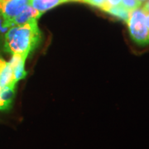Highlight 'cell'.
<instances>
[{
	"mask_svg": "<svg viewBox=\"0 0 149 149\" xmlns=\"http://www.w3.org/2000/svg\"><path fill=\"white\" fill-rule=\"evenodd\" d=\"M25 57L19 54H13L8 63L13 70V77L17 82L23 80L27 76V72L25 70Z\"/></svg>",
	"mask_w": 149,
	"mask_h": 149,
	"instance_id": "5b68a950",
	"label": "cell"
},
{
	"mask_svg": "<svg viewBox=\"0 0 149 149\" xmlns=\"http://www.w3.org/2000/svg\"><path fill=\"white\" fill-rule=\"evenodd\" d=\"M67 1L69 2V1H79V0H67Z\"/></svg>",
	"mask_w": 149,
	"mask_h": 149,
	"instance_id": "e0dca14e",
	"label": "cell"
},
{
	"mask_svg": "<svg viewBox=\"0 0 149 149\" xmlns=\"http://www.w3.org/2000/svg\"><path fill=\"white\" fill-rule=\"evenodd\" d=\"M132 11H129L128 9H126L124 7H123L121 4L117 6H113L110 7L108 10L106 11V13H109L110 15L116 17L118 18L121 19L125 22H128L130 17V14H131Z\"/></svg>",
	"mask_w": 149,
	"mask_h": 149,
	"instance_id": "ba28073f",
	"label": "cell"
},
{
	"mask_svg": "<svg viewBox=\"0 0 149 149\" xmlns=\"http://www.w3.org/2000/svg\"><path fill=\"white\" fill-rule=\"evenodd\" d=\"M145 20L146 12L139 8L131 12L129 20L127 22L132 39L140 46L149 44V31Z\"/></svg>",
	"mask_w": 149,
	"mask_h": 149,
	"instance_id": "7a4b0ae2",
	"label": "cell"
},
{
	"mask_svg": "<svg viewBox=\"0 0 149 149\" xmlns=\"http://www.w3.org/2000/svg\"><path fill=\"white\" fill-rule=\"evenodd\" d=\"M138 1H139L141 3H144V2H147L148 0H138Z\"/></svg>",
	"mask_w": 149,
	"mask_h": 149,
	"instance_id": "2e32d148",
	"label": "cell"
},
{
	"mask_svg": "<svg viewBox=\"0 0 149 149\" xmlns=\"http://www.w3.org/2000/svg\"><path fill=\"white\" fill-rule=\"evenodd\" d=\"M17 82L13 81L0 90V110H7L12 105L16 91Z\"/></svg>",
	"mask_w": 149,
	"mask_h": 149,
	"instance_id": "277c9868",
	"label": "cell"
},
{
	"mask_svg": "<svg viewBox=\"0 0 149 149\" xmlns=\"http://www.w3.org/2000/svg\"><path fill=\"white\" fill-rule=\"evenodd\" d=\"M13 81L17 82L13 77V68L10 64L8 62H7L4 68L0 72V87L3 88L5 85H8Z\"/></svg>",
	"mask_w": 149,
	"mask_h": 149,
	"instance_id": "9c48e42d",
	"label": "cell"
},
{
	"mask_svg": "<svg viewBox=\"0 0 149 149\" xmlns=\"http://www.w3.org/2000/svg\"><path fill=\"white\" fill-rule=\"evenodd\" d=\"M43 13L38 12L35 8H33L32 6H28L24 10L19 13L17 17H15L11 22V27L13 26H21L25 23H27L32 19H38Z\"/></svg>",
	"mask_w": 149,
	"mask_h": 149,
	"instance_id": "8992f818",
	"label": "cell"
},
{
	"mask_svg": "<svg viewBox=\"0 0 149 149\" xmlns=\"http://www.w3.org/2000/svg\"><path fill=\"white\" fill-rule=\"evenodd\" d=\"M79 1H81V2L85 3H88V4L94 6V7L100 8V9L104 10V12H106L109 8L106 0H79Z\"/></svg>",
	"mask_w": 149,
	"mask_h": 149,
	"instance_id": "30bf717a",
	"label": "cell"
},
{
	"mask_svg": "<svg viewBox=\"0 0 149 149\" xmlns=\"http://www.w3.org/2000/svg\"><path fill=\"white\" fill-rule=\"evenodd\" d=\"M31 5V0H8L1 8V14L4 20V26L11 27V22L21 13L27 7Z\"/></svg>",
	"mask_w": 149,
	"mask_h": 149,
	"instance_id": "3957f363",
	"label": "cell"
},
{
	"mask_svg": "<svg viewBox=\"0 0 149 149\" xmlns=\"http://www.w3.org/2000/svg\"><path fill=\"white\" fill-rule=\"evenodd\" d=\"M121 5L129 11H133L139 8L142 3L138 0H122Z\"/></svg>",
	"mask_w": 149,
	"mask_h": 149,
	"instance_id": "8fae6325",
	"label": "cell"
},
{
	"mask_svg": "<svg viewBox=\"0 0 149 149\" xmlns=\"http://www.w3.org/2000/svg\"><path fill=\"white\" fill-rule=\"evenodd\" d=\"M42 39L37 19H32L21 26H13L5 34V50L12 55L27 56L38 47Z\"/></svg>",
	"mask_w": 149,
	"mask_h": 149,
	"instance_id": "6da1fadb",
	"label": "cell"
},
{
	"mask_svg": "<svg viewBox=\"0 0 149 149\" xmlns=\"http://www.w3.org/2000/svg\"><path fill=\"white\" fill-rule=\"evenodd\" d=\"M145 12H147V13H149V0L147 1V3H146V4L144 5L143 8Z\"/></svg>",
	"mask_w": 149,
	"mask_h": 149,
	"instance_id": "9a60e30c",
	"label": "cell"
},
{
	"mask_svg": "<svg viewBox=\"0 0 149 149\" xmlns=\"http://www.w3.org/2000/svg\"><path fill=\"white\" fill-rule=\"evenodd\" d=\"M107 3L109 7H113V6H117L121 4V1L122 0H106Z\"/></svg>",
	"mask_w": 149,
	"mask_h": 149,
	"instance_id": "7c38bea8",
	"label": "cell"
},
{
	"mask_svg": "<svg viewBox=\"0 0 149 149\" xmlns=\"http://www.w3.org/2000/svg\"><path fill=\"white\" fill-rule=\"evenodd\" d=\"M68 2L67 0H31V6L38 12L44 13L56 6Z\"/></svg>",
	"mask_w": 149,
	"mask_h": 149,
	"instance_id": "52a82bcc",
	"label": "cell"
},
{
	"mask_svg": "<svg viewBox=\"0 0 149 149\" xmlns=\"http://www.w3.org/2000/svg\"><path fill=\"white\" fill-rule=\"evenodd\" d=\"M145 22H146V26H147L149 31V13H147V12H146V20H145Z\"/></svg>",
	"mask_w": 149,
	"mask_h": 149,
	"instance_id": "5bb4252c",
	"label": "cell"
},
{
	"mask_svg": "<svg viewBox=\"0 0 149 149\" xmlns=\"http://www.w3.org/2000/svg\"><path fill=\"white\" fill-rule=\"evenodd\" d=\"M7 64V61H5L2 58V57H0V72H1V70L4 68V66Z\"/></svg>",
	"mask_w": 149,
	"mask_h": 149,
	"instance_id": "4fadbf2b",
	"label": "cell"
}]
</instances>
